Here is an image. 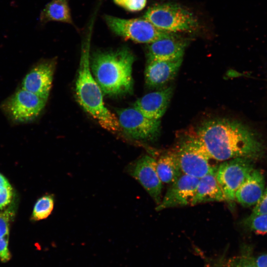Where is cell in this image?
Here are the masks:
<instances>
[{
	"mask_svg": "<svg viewBox=\"0 0 267 267\" xmlns=\"http://www.w3.org/2000/svg\"><path fill=\"white\" fill-rule=\"evenodd\" d=\"M265 192V178L262 172L254 169L235 193V200L244 207L255 205Z\"/></svg>",
	"mask_w": 267,
	"mask_h": 267,
	"instance_id": "obj_16",
	"label": "cell"
},
{
	"mask_svg": "<svg viewBox=\"0 0 267 267\" xmlns=\"http://www.w3.org/2000/svg\"><path fill=\"white\" fill-rule=\"evenodd\" d=\"M216 172L209 173L199 178L192 206L207 202L226 201L217 180Z\"/></svg>",
	"mask_w": 267,
	"mask_h": 267,
	"instance_id": "obj_17",
	"label": "cell"
},
{
	"mask_svg": "<svg viewBox=\"0 0 267 267\" xmlns=\"http://www.w3.org/2000/svg\"><path fill=\"white\" fill-rule=\"evenodd\" d=\"M131 175L136 179L158 205L162 199V182L156 168V159L145 155L131 167Z\"/></svg>",
	"mask_w": 267,
	"mask_h": 267,
	"instance_id": "obj_10",
	"label": "cell"
},
{
	"mask_svg": "<svg viewBox=\"0 0 267 267\" xmlns=\"http://www.w3.org/2000/svg\"><path fill=\"white\" fill-rule=\"evenodd\" d=\"M194 134L210 156L218 162L236 158L253 160L261 158L265 152L264 144L257 132L236 120H208Z\"/></svg>",
	"mask_w": 267,
	"mask_h": 267,
	"instance_id": "obj_1",
	"label": "cell"
},
{
	"mask_svg": "<svg viewBox=\"0 0 267 267\" xmlns=\"http://www.w3.org/2000/svg\"><path fill=\"white\" fill-rule=\"evenodd\" d=\"M54 204V197L52 195L46 194L36 201L32 214V219L40 221L47 218L51 213Z\"/></svg>",
	"mask_w": 267,
	"mask_h": 267,
	"instance_id": "obj_20",
	"label": "cell"
},
{
	"mask_svg": "<svg viewBox=\"0 0 267 267\" xmlns=\"http://www.w3.org/2000/svg\"></svg>",
	"mask_w": 267,
	"mask_h": 267,
	"instance_id": "obj_29",
	"label": "cell"
},
{
	"mask_svg": "<svg viewBox=\"0 0 267 267\" xmlns=\"http://www.w3.org/2000/svg\"><path fill=\"white\" fill-rule=\"evenodd\" d=\"M252 160L236 158L219 164L216 177L223 192L226 201L235 200V193L254 169Z\"/></svg>",
	"mask_w": 267,
	"mask_h": 267,
	"instance_id": "obj_8",
	"label": "cell"
},
{
	"mask_svg": "<svg viewBox=\"0 0 267 267\" xmlns=\"http://www.w3.org/2000/svg\"><path fill=\"white\" fill-rule=\"evenodd\" d=\"M55 64V59L38 63L24 77L21 88L47 100L52 86Z\"/></svg>",
	"mask_w": 267,
	"mask_h": 267,
	"instance_id": "obj_12",
	"label": "cell"
},
{
	"mask_svg": "<svg viewBox=\"0 0 267 267\" xmlns=\"http://www.w3.org/2000/svg\"><path fill=\"white\" fill-rule=\"evenodd\" d=\"M243 223L251 230L258 233H267V214L247 217Z\"/></svg>",
	"mask_w": 267,
	"mask_h": 267,
	"instance_id": "obj_22",
	"label": "cell"
},
{
	"mask_svg": "<svg viewBox=\"0 0 267 267\" xmlns=\"http://www.w3.org/2000/svg\"><path fill=\"white\" fill-rule=\"evenodd\" d=\"M266 214H267V188L259 201L255 205L250 215L248 217L252 218Z\"/></svg>",
	"mask_w": 267,
	"mask_h": 267,
	"instance_id": "obj_25",
	"label": "cell"
},
{
	"mask_svg": "<svg viewBox=\"0 0 267 267\" xmlns=\"http://www.w3.org/2000/svg\"><path fill=\"white\" fill-rule=\"evenodd\" d=\"M39 20L41 24L50 21L73 24L68 0H52L49 2L41 12Z\"/></svg>",
	"mask_w": 267,
	"mask_h": 267,
	"instance_id": "obj_19",
	"label": "cell"
},
{
	"mask_svg": "<svg viewBox=\"0 0 267 267\" xmlns=\"http://www.w3.org/2000/svg\"><path fill=\"white\" fill-rule=\"evenodd\" d=\"M199 178L186 174L181 176L171 184L160 203L157 211L176 207L191 205Z\"/></svg>",
	"mask_w": 267,
	"mask_h": 267,
	"instance_id": "obj_11",
	"label": "cell"
},
{
	"mask_svg": "<svg viewBox=\"0 0 267 267\" xmlns=\"http://www.w3.org/2000/svg\"><path fill=\"white\" fill-rule=\"evenodd\" d=\"M254 259L257 267H267V253L261 254Z\"/></svg>",
	"mask_w": 267,
	"mask_h": 267,
	"instance_id": "obj_27",
	"label": "cell"
},
{
	"mask_svg": "<svg viewBox=\"0 0 267 267\" xmlns=\"http://www.w3.org/2000/svg\"><path fill=\"white\" fill-rule=\"evenodd\" d=\"M158 176L163 183L172 184L182 174L177 157L172 149L156 160Z\"/></svg>",
	"mask_w": 267,
	"mask_h": 267,
	"instance_id": "obj_18",
	"label": "cell"
},
{
	"mask_svg": "<svg viewBox=\"0 0 267 267\" xmlns=\"http://www.w3.org/2000/svg\"><path fill=\"white\" fill-rule=\"evenodd\" d=\"M134 60L133 54L127 47L113 51H98L92 55L90 69L103 93L117 96L133 91Z\"/></svg>",
	"mask_w": 267,
	"mask_h": 267,
	"instance_id": "obj_2",
	"label": "cell"
},
{
	"mask_svg": "<svg viewBox=\"0 0 267 267\" xmlns=\"http://www.w3.org/2000/svg\"><path fill=\"white\" fill-rule=\"evenodd\" d=\"M173 93L171 87L148 93L138 98L134 107L151 119L160 120L165 113Z\"/></svg>",
	"mask_w": 267,
	"mask_h": 267,
	"instance_id": "obj_14",
	"label": "cell"
},
{
	"mask_svg": "<svg viewBox=\"0 0 267 267\" xmlns=\"http://www.w3.org/2000/svg\"><path fill=\"white\" fill-rule=\"evenodd\" d=\"M143 18L157 28L170 33L192 31L198 24L191 12L179 5L170 3L149 7Z\"/></svg>",
	"mask_w": 267,
	"mask_h": 267,
	"instance_id": "obj_5",
	"label": "cell"
},
{
	"mask_svg": "<svg viewBox=\"0 0 267 267\" xmlns=\"http://www.w3.org/2000/svg\"><path fill=\"white\" fill-rule=\"evenodd\" d=\"M14 214L13 206L0 210V239L9 238L10 222Z\"/></svg>",
	"mask_w": 267,
	"mask_h": 267,
	"instance_id": "obj_21",
	"label": "cell"
},
{
	"mask_svg": "<svg viewBox=\"0 0 267 267\" xmlns=\"http://www.w3.org/2000/svg\"><path fill=\"white\" fill-rule=\"evenodd\" d=\"M11 186V185L7 178L3 175L0 173V192Z\"/></svg>",
	"mask_w": 267,
	"mask_h": 267,
	"instance_id": "obj_28",
	"label": "cell"
},
{
	"mask_svg": "<svg viewBox=\"0 0 267 267\" xmlns=\"http://www.w3.org/2000/svg\"><path fill=\"white\" fill-rule=\"evenodd\" d=\"M185 43L171 33L169 36L148 44L147 61L173 60L182 58Z\"/></svg>",
	"mask_w": 267,
	"mask_h": 267,
	"instance_id": "obj_15",
	"label": "cell"
},
{
	"mask_svg": "<svg viewBox=\"0 0 267 267\" xmlns=\"http://www.w3.org/2000/svg\"><path fill=\"white\" fill-rule=\"evenodd\" d=\"M47 100L21 88L5 100L1 108L13 122L25 123L35 119Z\"/></svg>",
	"mask_w": 267,
	"mask_h": 267,
	"instance_id": "obj_7",
	"label": "cell"
},
{
	"mask_svg": "<svg viewBox=\"0 0 267 267\" xmlns=\"http://www.w3.org/2000/svg\"><path fill=\"white\" fill-rule=\"evenodd\" d=\"M116 112L120 129L132 138L150 140L159 134L160 120L147 118L134 107L118 109Z\"/></svg>",
	"mask_w": 267,
	"mask_h": 267,
	"instance_id": "obj_9",
	"label": "cell"
},
{
	"mask_svg": "<svg viewBox=\"0 0 267 267\" xmlns=\"http://www.w3.org/2000/svg\"><path fill=\"white\" fill-rule=\"evenodd\" d=\"M104 19L116 35L137 43L149 44L172 33L157 28L144 18L125 19L105 15Z\"/></svg>",
	"mask_w": 267,
	"mask_h": 267,
	"instance_id": "obj_6",
	"label": "cell"
},
{
	"mask_svg": "<svg viewBox=\"0 0 267 267\" xmlns=\"http://www.w3.org/2000/svg\"><path fill=\"white\" fill-rule=\"evenodd\" d=\"M11 255L8 249V238L0 239V259L3 262L10 260Z\"/></svg>",
	"mask_w": 267,
	"mask_h": 267,
	"instance_id": "obj_26",
	"label": "cell"
},
{
	"mask_svg": "<svg viewBox=\"0 0 267 267\" xmlns=\"http://www.w3.org/2000/svg\"><path fill=\"white\" fill-rule=\"evenodd\" d=\"M173 150L184 174L200 178L217 170V161L210 156L194 133L181 138Z\"/></svg>",
	"mask_w": 267,
	"mask_h": 267,
	"instance_id": "obj_4",
	"label": "cell"
},
{
	"mask_svg": "<svg viewBox=\"0 0 267 267\" xmlns=\"http://www.w3.org/2000/svg\"><path fill=\"white\" fill-rule=\"evenodd\" d=\"M226 267H257L249 249L236 257L230 259Z\"/></svg>",
	"mask_w": 267,
	"mask_h": 267,
	"instance_id": "obj_23",
	"label": "cell"
},
{
	"mask_svg": "<svg viewBox=\"0 0 267 267\" xmlns=\"http://www.w3.org/2000/svg\"><path fill=\"white\" fill-rule=\"evenodd\" d=\"M182 58L173 60L147 61L144 72L146 86L151 89L166 85L177 75Z\"/></svg>",
	"mask_w": 267,
	"mask_h": 267,
	"instance_id": "obj_13",
	"label": "cell"
},
{
	"mask_svg": "<svg viewBox=\"0 0 267 267\" xmlns=\"http://www.w3.org/2000/svg\"><path fill=\"white\" fill-rule=\"evenodd\" d=\"M89 39L82 47L79 68L76 81V96L83 109L104 129L116 133L120 130L116 116L105 106L101 88L91 73Z\"/></svg>",
	"mask_w": 267,
	"mask_h": 267,
	"instance_id": "obj_3",
	"label": "cell"
},
{
	"mask_svg": "<svg viewBox=\"0 0 267 267\" xmlns=\"http://www.w3.org/2000/svg\"><path fill=\"white\" fill-rule=\"evenodd\" d=\"M115 4L126 10L135 12L142 10L146 5L147 0H113Z\"/></svg>",
	"mask_w": 267,
	"mask_h": 267,
	"instance_id": "obj_24",
	"label": "cell"
}]
</instances>
